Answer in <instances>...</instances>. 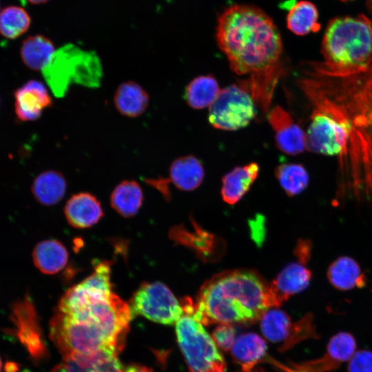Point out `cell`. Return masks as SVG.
I'll return each instance as SVG.
<instances>
[{"instance_id":"cell-39","label":"cell","mask_w":372,"mask_h":372,"mask_svg":"<svg viewBox=\"0 0 372 372\" xmlns=\"http://www.w3.org/2000/svg\"><path fill=\"white\" fill-rule=\"evenodd\" d=\"M1 368H2V361H1V359L0 358V372L1 371Z\"/></svg>"},{"instance_id":"cell-31","label":"cell","mask_w":372,"mask_h":372,"mask_svg":"<svg viewBox=\"0 0 372 372\" xmlns=\"http://www.w3.org/2000/svg\"><path fill=\"white\" fill-rule=\"evenodd\" d=\"M348 372H372V351L362 349L355 351L349 360Z\"/></svg>"},{"instance_id":"cell-3","label":"cell","mask_w":372,"mask_h":372,"mask_svg":"<svg viewBox=\"0 0 372 372\" xmlns=\"http://www.w3.org/2000/svg\"><path fill=\"white\" fill-rule=\"evenodd\" d=\"M216 39L231 70L246 76L239 85L268 113L276 86L285 72L282 39L273 20L255 6L235 5L219 17Z\"/></svg>"},{"instance_id":"cell-34","label":"cell","mask_w":372,"mask_h":372,"mask_svg":"<svg viewBox=\"0 0 372 372\" xmlns=\"http://www.w3.org/2000/svg\"><path fill=\"white\" fill-rule=\"evenodd\" d=\"M123 372H152V370L145 366L131 364L125 368Z\"/></svg>"},{"instance_id":"cell-12","label":"cell","mask_w":372,"mask_h":372,"mask_svg":"<svg viewBox=\"0 0 372 372\" xmlns=\"http://www.w3.org/2000/svg\"><path fill=\"white\" fill-rule=\"evenodd\" d=\"M10 320L14 334L36 361L44 358L47 349L34 305L28 294L11 305Z\"/></svg>"},{"instance_id":"cell-38","label":"cell","mask_w":372,"mask_h":372,"mask_svg":"<svg viewBox=\"0 0 372 372\" xmlns=\"http://www.w3.org/2000/svg\"><path fill=\"white\" fill-rule=\"evenodd\" d=\"M249 372H265V371H263L262 369H254V370L252 369Z\"/></svg>"},{"instance_id":"cell-30","label":"cell","mask_w":372,"mask_h":372,"mask_svg":"<svg viewBox=\"0 0 372 372\" xmlns=\"http://www.w3.org/2000/svg\"><path fill=\"white\" fill-rule=\"evenodd\" d=\"M30 23V15L19 6H8L0 12V34L7 39H14L21 36Z\"/></svg>"},{"instance_id":"cell-23","label":"cell","mask_w":372,"mask_h":372,"mask_svg":"<svg viewBox=\"0 0 372 372\" xmlns=\"http://www.w3.org/2000/svg\"><path fill=\"white\" fill-rule=\"evenodd\" d=\"M267 344L258 334L247 333L238 336L231 348L234 360L244 372L251 371L254 366L266 356Z\"/></svg>"},{"instance_id":"cell-13","label":"cell","mask_w":372,"mask_h":372,"mask_svg":"<svg viewBox=\"0 0 372 372\" xmlns=\"http://www.w3.org/2000/svg\"><path fill=\"white\" fill-rule=\"evenodd\" d=\"M267 119L275 132L276 146L289 155H297L306 149V134L289 113L276 105L267 113Z\"/></svg>"},{"instance_id":"cell-7","label":"cell","mask_w":372,"mask_h":372,"mask_svg":"<svg viewBox=\"0 0 372 372\" xmlns=\"http://www.w3.org/2000/svg\"><path fill=\"white\" fill-rule=\"evenodd\" d=\"M42 73L53 93L61 97L72 83L97 86L101 67L95 52L68 43L54 52Z\"/></svg>"},{"instance_id":"cell-2","label":"cell","mask_w":372,"mask_h":372,"mask_svg":"<svg viewBox=\"0 0 372 372\" xmlns=\"http://www.w3.org/2000/svg\"><path fill=\"white\" fill-rule=\"evenodd\" d=\"M112 289L111 264L101 261L61 297L50 322V335L63 357L122 349L132 315Z\"/></svg>"},{"instance_id":"cell-14","label":"cell","mask_w":372,"mask_h":372,"mask_svg":"<svg viewBox=\"0 0 372 372\" xmlns=\"http://www.w3.org/2000/svg\"><path fill=\"white\" fill-rule=\"evenodd\" d=\"M14 111L22 121H32L39 118L44 110L50 107L52 98L43 83L30 80L15 90Z\"/></svg>"},{"instance_id":"cell-24","label":"cell","mask_w":372,"mask_h":372,"mask_svg":"<svg viewBox=\"0 0 372 372\" xmlns=\"http://www.w3.org/2000/svg\"><path fill=\"white\" fill-rule=\"evenodd\" d=\"M67 183L63 175L56 170H46L33 180L31 190L41 205L51 206L59 203L66 192Z\"/></svg>"},{"instance_id":"cell-5","label":"cell","mask_w":372,"mask_h":372,"mask_svg":"<svg viewBox=\"0 0 372 372\" xmlns=\"http://www.w3.org/2000/svg\"><path fill=\"white\" fill-rule=\"evenodd\" d=\"M320 64L338 74L360 70L372 61V21L363 14L331 20L326 29Z\"/></svg>"},{"instance_id":"cell-19","label":"cell","mask_w":372,"mask_h":372,"mask_svg":"<svg viewBox=\"0 0 372 372\" xmlns=\"http://www.w3.org/2000/svg\"><path fill=\"white\" fill-rule=\"evenodd\" d=\"M327 276L329 283L340 291H349L366 286V277L360 265L351 257L342 256L328 267Z\"/></svg>"},{"instance_id":"cell-32","label":"cell","mask_w":372,"mask_h":372,"mask_svg":"<svg viewBox=\"0 0 372 372\" xmlns=\"http://www.w3.org/2000/svg\"><path fill=\"white\" fill-rule=\"evenodd\" d=\"M235 329L229 324H220L213 331L212 338L224 351L230 350L235 341Z\"/></svg>"},{"instance_id":"cell-33","label":"cell","mask_w":372,"mask_h":372,"mask_svg":"<svg viewBox=\"0 0 372 372\" xmlns=\"http://www.w3.org/2000/svg\"><path fill=\"white\" fill-rule=\"evenodd\" d=\"M311 248L312 245L309 240H299L294 249V254L298 262L305 265L311 258Z\"/></svg>"},{"instance_id":"cell-1","label":"cell","mask_w":372,"mask_h":372,"mask_svg":"<svg viewBox=\"0 0 372 372\" xmlns=\"http://www.w3.org/2000/svg\"><path fill=\"white\" fill-rule=\"evenodd\" d=\"M297 82L312 106L327 110L344 126L346 143L338 156L344 185L372 192V61L344 74L311 62Z\"/></svg>"},{"instance_id":"cell-29","label":"cell","mask_w":372,"mask_h":372,"mask_svg":"<svg viewBox=\"0 0 372 372\" xmlns=\"http://www.w3.org/2000/svg\"><path fill=\"white\" fill-rule=\"evenodd\" d=\"M275 176L289 196L302 193L308 186L309 177L305 167L299 163H282L275 169Z\"/></svg>"},{"instance_id":"cell-25","label":"cell","mask_w":372,"mask_h":372,"mask_svg":"<svg viewBox=\"0 0 372 372\" xmlns=\"http://www.w3.org/2000/svg\"><path fill=\"white\" fill-rule=\"evenodd\" d=\"M143 194L139 184L132 180H126L118 184L110 196L112 207L125 218L134 216L140 209Z\"/></svg>"},{"instance_id":"cell-28","label":"cell","mask_w":372,"mask_h":372,"mask_svg":"<svg viewBox=\"0 0 372 372\" xmlns=\"http://www.w3.org/2000/svg\"><path fill=\"white\" fill-rule=\"evenodd\" d=\"M287 28L294 34L303 36L320 30L316 7L308 1L294 3L287 17Z\"/></svg>"},{"instance_id":"cell-36","label":"cell","mask_w":372,"mask_h":372,"mask_svg":"<svg viewBox=\"0 0 372 372\" xmlns=\"http://www.w3.org/2000/svg\"><path fill=\"white\" fill-rule=\"evenodd\" d=\"M25 1L32 4H40V3H45L48 1L49 0H25Z\"/></svg>"},{"instance_id":"cell-4","label":"cell","mask_w":372,"mask_h":372,"mask_svg":"<svg viewBox=\"0 0 372 372\" xmlns=\"http://www.w3.org/2000/svg\"><path fill=\"white\" fill-rule=\"evenodd\" d=\"M273 307L279 306L269 284L249 269L214 275L201 286L194 303L195 315L204 325L251 324Z\"/></svg>"},{"instance_id":"cell-21","label":"cell","mask_w":372,"mask_h":372,"mask_svg":"<svg viewBox=\"0 0 372 372\" xmlns=\"http://www.w3.org/2000/svg\"><path fill=\"white\" fill-rule=\"evenodd\" d=\"M69 254L65 247L54 239L39 242L32 251L35 267L43 273L53 275L61 271L67 265Z\"/></svg>"},{"instance_id":"cell-17","label":"cell","mask_w":372,"mask_h":372,"mask_svg":"<svg viewBox=\"0 0 372 372\" xmlns=\"http://www.w3.org/2000/svg\"><path fill=\"white\" fill-rule=\"evenodd\" d=\"M64 214L68 223L77 229H85L96 224L103 211L98 199L87 192L74 194L68 200Z\"/></svg>"},{"instance_id":"cell-9","label":"cell","mask_w":372,"mask_h":372,"mask_svg":"<svg viewBox=\"0 0 372 372\" xmlns=\"http://www.w3.org/2000/svg\"><path fill=\"white\" fill-rule=\"evenodd\" d=\"M129 305L132 316L140 315L167 325L176 324L183 313L181 303L169 288L160 282L141 285Z\"/></svg>"},{"instance_id":"cell-22","label":"cell","mask_w":372,"mask_h":372,"mask_svg":"<svg viewBox=\"0 0 372 372\" xmlns=\"http://www.w3.org/2000/svg\"><path fill=\"white\" fill-rule=\"evenodd\" d=\"M169 181L180 190L192 191L202 183L205 171L201 162L194 156L175 159L169 167Z\"/></svg>"},{"instance_id":"cell-27","label":"cell","mask_w":372,"mask_h":372,"mask_svg":"<svg viewBox=\"0 0 372 372\" xmlns=\"http://www.w3.org/2000/svg\"><path fill=\"white\" fill-rule=\"evenodd\" d=\"M220 92L216 79L211 74L194 78L187 86L185 99L194 109L209 107Z\"/></svg>"},{"instance_id":"cell-15","label":"cell","mask_w":372,"mask_h":372,"mask_svg":"<svg viewBox=\"0 0 372 372\" xmlns=\"http://www.w3.org/2000/svg\"><path fill=\"white\" fill-rule=\"evenodd\" d=\"M118 353L103 350L90 354H76L63 358L52 372H123Z\"/></svg>"},{"instance_id":"cell-35","label":"cell","mask_w":372,"mask_h":372,"mask_svg":"<svg viewBox=\"0 0 372 372\" xmlns=\"http://www.w3.org/2000/svg\"><path fill=\"white\" fill-rule=\"evenodd\" d=\"M19 370L18 365L15 362H9L5 365L6 372H17Z\"/></svg>"},{"instance_id":"cell-37","label":"cell","mask_w":372,"mask_h":372,"mask_svg":"<svg viewBox=\"0 0 372 372\" xmlns=\"http://www.w3.org/2000/svg\"><path fill=\"white\" fill-rule=\"evenodd\" d=\"M366 4H367L369 11L372 14V0H366Z\"/></svg>"},{"instance_id":"cell-16","label":"cell","mask_w":372,"mask_h":372,"mask_svg":"<svg viewBox=\"0 0 372 372\" xmlns=\"http://www.w3.org/2000/svg\"><path fill=\"white\" fill-rule=\"evenodd\" d=\"M311 277V270L299 262L289 263L284 267L269 284L278 306L290 296L305 290L310 284Z\"/></svg>"},{"instance_id":"cell-26","label":"cell","mask_w":372,"mask_h":372,"mask_svg":"<svg viewBox=\"0 0 372 372\" xmlns=\"http://www.w3.org/2000/svg\"><path fill=\"white\" fill-rule=\"evenodd\" d=\"M55 51L50 39L37 34L28 37L23 41L20 55L27 68L39 71L47 65Z\"/></svg>"},{"instance_id":"cell-6","label":"cell","mask_w":372,"mask_h":372,"mask_svg":"<svg viewBox=\"0 0 372 372\" xmlns=\"http://www.w3.org/2000/svg\"><path fill=\"white\" fill-rule=\"evenodd\" d=\"M181 305L183 313L175 324L176 333L190 372H226L225 360L196 318L193 301L185 298Z\"/></svg>"},{"instance_id":"cell-10","label":"cell","mask_w":372,"mask_h":372,"mask_svg":"<svg viewBox=\"0 0 372 372\" xmlns=\"http://www.w3.org/2000/svg\"><path fill=\"white\" fill-rule=\"evenodd\" d=\"M347 133L342 123L327 110L313 107L306 133V149L313 153L338 156L342 152Z\"/></svg>"},{"instance_id":"cell-11","label":"cell","mask_w":372,"mask_h":372,"mask_svg":"<svg viewBox=\"0 0 372 372\" xmlns=\"http://www.w3.org/2000/svg\"><path fill=\"white\" fill-rule=\"evenodd\" d=\"M313 317L307 315L299 321L292 323L291 318L278 309L266 311L260 318V329L263 335L273 342H282L280 351L291 348L303 339L316 337Z\"/></svg>"},{"instance_id":"cell-8","label":"cell","mask_w":372,"mask_h":372,"mask_svg":"<svg viewBox=\"0 0 372 372\" xmlns=\"http://www.w3.org/2000/svg\"><path fill=\"white\" fill-rule=\"evenodd\" d=\"M256 115L255 102L250 94L234 84L220 90L209 106L208 118L216 129L234 131L246 127Z\"/></svg>"},{"instance_id":"cell-40","label":"cell","mask_w":372,"mask_h":372,"mask_svg":"<svg viewBox=\"0 0 372 372\" xmlns=\"http://www.w3.org/2000/svg\"><path fill=\"white\" fill-rule=\"evenodd\" d=\"M341 1H349V0H341Z\"/></svg>"},{"instance_id":"cell-18","label":"cell","mask_w":372,"mask_h":372,"mask_svg":"<svg viewBox=\"0 0 372 372\" xmlns=\"http://www.w3.org/2000/svg\"><path fill=\"white\" fill-rule=\"evenodd\" d=\"M260 167L256 163L234 167L222 178L221 196L229 204L238 203L249 191L257 178Z\"/></svg>"},{"instance_id":"cell-20","label":"cell","mask_w":372,"mask_h":372,"mask_svg":"<svg viewBox=\"0 0 372 372\" xmlns=\"http://www.w3.org/2000/svg\"><path fill=\"white\" fill-rule=\"evenodd\" d=\"M113 101L115 108L121 114L128 118H136L147 109L149 97L138 83L127 81L117 87Z\"/></svg>"}]
</instances>
